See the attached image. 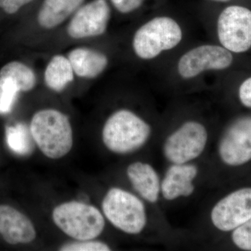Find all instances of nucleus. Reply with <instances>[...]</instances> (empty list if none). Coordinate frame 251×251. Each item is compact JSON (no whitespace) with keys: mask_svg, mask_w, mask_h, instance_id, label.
<instances>
[{"mask_svg":"<svg viewBox=\"0 0 251 251\" xmlns=\"http://www.w3.org/2000/svg\"><path fill=\"white\" fill-rule=\"evenodd\" d=\"M152 129L143 117L129 109L112 112L104 124L102 140L108 150L117 154L138 151L151 138Z\"/></svg>","mask_w":251,"mask_h":251,"instance_id":"f257e3e1","label":"nucleus"},{"mask_svg":"<svg viewBox=\"0 0 251 251\" xmlns=\"http://www.w3.org/2000/svg\"><path fill=\"white\" fill-rule=\"evenodd\" d=\"M29 131L34 143L48 158L59 159L72 150V124L69 117L57 109L36 112L31 118Z\"/></svg>","mask_w":251,"mask_h":251,"instance_id":"f03ea898","label":"nucleus"},{"mask_svg":"<svg viewBox=\"0 0 251 251\" xmlns=\"http://www.w3.org/2000/svg\"><path fill=\"white\" fill-rule=\"evenodd\" d=\"M184 38L179 22L168 15H159L146 21L133 34L132 49L135 55L150 61L177 47Z\"/></svg>","mask_w":251,"mask_h":251,"instance_id":"7ed1b4c3","label":"nucleus"},{"mask_svg":"<svg viewBox=\"0 0 251 251\" xmlns=\"http://www.w3.org/2000/svg\"><path fill=\"white\" fill-rule=\"evenodd\" d=\"M101 206L109 222L126 234L141 233L148 224L146 206L141 198L122 188H110L104 196Z\"/></svg>","mask_w":251,"mask_h":251,"instance_id":"20e7f679","label":"nucleus"},{"mask_svg":"<svg viewBox=\"0 0 251 251\" xmlns=\"http://www.w3.org/2000/svg\"><path fill=\"white\" fill-rule=\"evenodd\" d=\"M52 220L59 229L76 241L92 240L101 234L105 218L95 206L70 201L56 206Z\"/></svg>","mask_w":251,"mask_h":251,"instance_id":"39448f33","label":"nucleus"},{"mask_svg":"<svg viewBox=\"0 0 251 251\" xmlns=\"http://www.w3.org/2000/svg\"><path fill=\"white\" fill-rule=\"evenodd\" d=\"M209 140L205 125L196 120L185 121L168 135L163 156L171 164L192 163L204 152Z\"/></svg>","mask_w":251,"mask_h":251,"instance_id":"423d86ee","label":"nucleus"},{"mask_svg":"<svg viewBox=\"0 0 251 251\" xmlns=\"http://www.w3.org/2000/svg\"><path fill=\"white\" fill-rule=\"evenodd\" d=\"M220 45L232 53H242L251 48V10L232 4L221 10L216 22Z\"/></svg>","mask_w":251,"mask_h":251,"instance_id":"0eeeda50","label":"nucleus"},{"mask_svg":"<svg viewBox=\"0 0 251 251\" xmlns=\"http://www.w3.org/2000/svg\"><path fill=\"white\" fill-rule=\"evenodd\" d=\"M233 55L221 45L202 44L192 48L180 57L176 65L178 75L184 80H193L207 72L228 69Z\"/></svg>","mask_w":251,"mask_h":251,"instance_id":"6e6552de","label":"nucleus"},{"mask_svg":"<svg viewBox=\"0 0 251 251\" xmlns=\"http://www.w3.org/2000/svg\"><path fill=\"white\" fill-rule=\"evenodd\" d=\"M112 9L109 0H87L69 20L68 35L75 40L103 36L108 29Z\"/></svg>","mask_w":251,"mask_h":251,"instance_id":"1a4fd4ad","label":"nucleus"},{"mask_svg":"<svg viewBox=\"0 0 251 251\" xmlns=\"http://www.w3.org/2000/svg\"><path fill=\"white\" fill-rule=\"evenodd\" d=\"M218 153L228 166H243L251 161V115L231 122L220 138Z\"/></svg>","mask_w":251,"mask_h":251,"instance_id":"9d476101","label":"nucleus"},{"mask_svg":"<svg viewBox=\"0 0 251 251\" xmlns=\"http://www.w3.org/2000/svg\"><path fill=\"white\" fill-rule=\"evenodd\" d=\"M251 218V188H239L213 206L210 220L221 232H232Z\"/></svg>","mask_w":251,"mask_h":251,"instance_id":"9b49d317","label":"nucleus"},{"mask_svg":"<svg viewBox=\"0 0 251 251\" xmlns=\"http://www.w3.org/2000/svg\"><path fill=\"white\" fill-rule=\"evenodd\" d=\"M199 170L192 163L171 164L161 179V196L167 201L192 196Z\"/></svg>","mask_w":251,"mask_h":251,"instance_id":"f8f14e48","label":"nucleus"},{"mask_svg":"<svg viewBox=\"0 0 251 251\" xmlns=\"http://www.w3.org/2000/svg\"><path fill=\"white\" fill-rule=\"evenodd\" d=\"M0 234L10 244H28L36 237L31 220L9 205H0Z\"/></svg>","mask_w":251,"mask_h":251,"instance_id":"ddd939ff","label":"nucleus"},{"mask_svg":"<svg viewBox=\"0 0 251 251\" xmlns=\"http://www.w3.org/2000/svg\"><path fill=\"white\" fill-rule=\"evenodd\" d=\"M126 175L140 198L152 204L158 202L161 196V179L151 164L143 161L133 162L127 168Z\"/></svg>","mask_w":251,"mask_h":251,"instance_id":"4468645a","label":"nucleus"},{"mask_svg":"<svg viewBox=\"0 0 251 251\" xmlns=\"http://www.w3.org/2000/svg\"><path fill=\"white\" fill-rule=\"evenodd\" d=\"M87 0H39L36 20L43 29L51 30L62 25Z\"/></svg>","mask_w":251,"mask_h":251,"instance_id":"2eb2a0df","label":"nucleus"},{"mask_svg":"<svg viewBox=\"0 0 251 251\" xmlns=\"http://www.w3.org/2000/svg\"><path fill=\"white\" fill-rule=\"evenodd\" d=\"M75 76L82 79H95L108 67V56L100 51L88 47L74 48L67 55Z\"/></svg>","mask_w":251,"mask_h":251,"instance_id":"dca6fc26","label":"nucleus"},{"mask_svg":"<svg viewBox=\"0 0 251 251\" xmlns=\"http://www.w3.org/2000/svg\"><path fill=\"white\" fill-rule=\"evenodd\" d=\"M75 74L67 56L54 54L50 59L44 73L45 85L49 90L60 93L74 82Z\"/></svg>","mask_w":251,"mask_h":251,"instance_id":"f3484780","label":"nucleus"},{"mask_svg":"<svg viewBox=\"0 0 251 251\" xmlns=\"http://www.w3.org/2000/svg\"><path fill=\"white\" fill-rule=\"evenodd\" d=\"M9 81L17 87L19 92L32 90L37 83L35 72L25 63L12 61L0 69V85Z\"/></svg>","mask_w":251,"mask_h":251,"instance_id":"a211bd4d","label":"nucleus"},{"mask_svg":"<svg viewBox=\"0 0 251 251\" xmlns=\"http://www.w3.org/2000/svg\"><path fill=\"white\" fill-rule=\"evenodd\" d=\"M30 131L28 132L27 127L22 124H18L16 126H9L6 129V138L8 146L20 155H27L33 150Z\"/></svg>","mask_w":251,"mask_h":251,"instance_id":"6ab92c4d","label":"nucleus"},{"mask_svg":"<svg viewBox=\"0 0 251 251\" xmlns=\"http://www.w3.org/2000/svg\"><path fill=\"white\" fill-rule=\"evenodd\" d=\"M0 113H8L11 111L19 90L12 82L6 81L0 85Z\"/></svg>","mask_w":251,"mask_h":251,"instance_id":"aec40b11","label":"nucleus"},{"mask_svg":"<svg viewBox=\"0 0 251 251\" xmlns=\"http://www.w3.org/2000/svg\"><path fill=\"white\" fill-rule=\"evenodd\" d=\"M232 232L234 245L241 250L251 251V218Z\"/></svg>","mask_w":251,"mask_h":251,"instance_id":"412c9836","label":"nucleus"},{"mask_svg":"<svg viewBox=\"0 0 251 251\" xmlns=\"http://www.w3.org/2000/svg\"><path fill=\"white\" fill-rule=\"evenodd\" d=\"M62 251H109L111 250L106 243L100 241H76L64 244L59 249Z\"/></svg>","mask_w":251,"mask_h":251,"instance_id":"4be33fe9","label":"nucleus"},{"mask_svg":"<svg viewBox=\"0 0 251 251\" xmlns=\"http://www.w3.org/2000/svg\"><path fill=\"white\" fill-rule=\"evenodd\" d=\"M38 1L39 0H0V11L8 16H13L36 4Z\"/></svg>","mask_w":251,"mask_h":251,"instance_id":"5701e85b","label":"nucleus"},{"mask_svg":"<svg viewBox=\"0 0 251 251\" xmlns=\"http://www.w3.org/2000/svg\"><path fill=\"white\" fill-rule=\"evenodd\" d=\"M112 9L119 14L128 15L141 9L148 0H109Z\"/></svg>","mask_w":251,"mask_h":251,"instance_id":"b1692460","label":"nucleus"},{"mask_svg":"<svg viewBox=\"0 0 251 251\" xmlns=\"http://www.w3.org/2000/svg\"><path fill=\"white\" fill-rule=\"evenodd\" d=\"M239 99L243 105L251 108V77L241 84L239 88Z\"/></svg>","mask_w":251,"mask_h":251,"instance_id":"393cba45","label":"nucleus"},{"mask_svg":"<svg viewBox=\"0 0 251 251\" xmlns=\"http://www.w3.org/2000/svg\"><path fill=\"white\" fill-rule=\"evenodd\" d=\"M206 1L211 3H227L230 1L231 0H206Z\"/></svg>","mask_w":251,"mask_h":251,"instance_id":"a878e982","label":"nucleus"}]
</instances>
